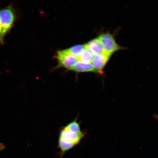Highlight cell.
Returning a JSON list of instances; mask_svg holds the SVG:
<instances>
[{
	"label": "cell",
	"mask_w": 158,
	"mask_h": 158,
	"mask_svg": "<svg viewBox=\"0 0 158 158\" xmlns=\"http://www.w3.org/2000/svg\"><path fill=\"white\" fill-rule=\"evenodd\" d=\"M15 17V12L11 6L0 10V23L1 33L3 36L12 26Z\"/></svg>",
	"instance_id": "6da1fadb"
},
{
	"label": "cell",
	"mask_w": 158,
	"mask_h": 158,
	"mask_svg": "<svg viewBox=\"0 0 158 158\" xmlns=\"http://www.w3.org/2000/svg\"><path fill=\"white\" fill-rule=\"evenodd\" d=\"M97 38L106 52L111 56L115 52L123 48L116 43L113 35L109 33H102Z\"/></svg>",
	"instance_id": "7a4b0ae2"
},
{
	"label": "cell",
	"mask_w": 158,
	"mask_h": 158,
	"mask_svg": "<svg viewBox=\"0 0 158 158\" xmlns=\"http://www.w3.org/2000/svg\"><path fill=\"white\" fill-rule=\"evenodd\" d=\"M56 57L59 66L68 69L79 61L77 57L66 52L64 50L58 51Z\"/></svg>",
	"instance_id": "3957f363"
},
{
	"label": "cell",
	"mask_w": 158,
	"mask_h": 158,
	"mask_svg": "<svg viewBox=\"0 0 158 158\" xmlns=\"http://www.w3.org/2000/svg\"><path fill=\"white\" fill-rule=\"evenodd\" d=\"M85 134V133L82 131L78 133L72 132L64 127L60 131L59 138L72 143L75 145L79 142Z\"/></svg>",
	"instance_id": "277c9868"
},
{
	"label": "cell",
	"mask_w": 158,
	"mask_h": 158,
	"mask_svg": "<svg viewBox=\"0 0 158 158\" xmlns=\"http://www.w3.org/2000/svg\"><path fill=\"white\" fill-rule=\"evenodd\" d=\"M111 56L108 54H98L93 56L91 62L99 73H102V70Z\"/></svg>",
	"instance_id": "5b68a950"
},
{
	"label": "cell",
	"mask_w": 158,
	"mask_h": 158,
	"mask_svg": "<svg viewBox=\"0 0 158 158\" xmlns=\"http://www.w3.org/2000/svg\"><path fill=\"white\" fill-rule=\"evenodd\" d=\"M84 45L85 48L90 50L94 55L98 54H108L97 38L90 40Z\"/></svg>",
	"instance_id": "8992f818"
},
{
	"label": "cell",
	"mask_w": 158,
	"mask_h": 158,
	"mask_svg": "<svg viewBox=\"0 0 158 158\" xmlns=\"http://www.w3.org/2000/svg\"><path fill=\"white\" fill-rule=\"evenodd\" d=\"M68 70L78 72H93L98 73L92 64L80 61H78Z\"/></svg>",
	"instance_id": "52a82bcc"
},
{
	"label": "cell",
	"mask_w": 158,
	"mask_h": 158,
	"mask_svg": "<svg viewBox=\"0 0 158 158\" xmlns=\"http://www.w3.org/2000/svg\"><path fill=\"white\" fill-rule=\"evenodd\" d=\"M93 54L88 49L85 48L81 52L78 58L79 61L85 63L91 62Z\"/></svg>",
	"instance_id": "ba28073f"
},
{
	"label": "cell",
	"mask_w": 158,
	"mask_h": 158,
	"mask_svg": "<svg viewBox=\"0 0 158 158\" xmlns=\"http://www.w3.org/2000/svg\"><path fill=\"white\" fill-rule=\"evenodd\" d=\"M85 48L84 45H77L64 50L66 52L78 57Z\"/></svg>",
	"instance_id": "9c48e42d"
},
{
	"label": "cell",
	"mask_w": 158,
	"mask_h": 158,
	"mask_svg": "<svg viewBox=\"0 0 158 158\" xmlns=\"http://www.w3.org/2000/svg\"><path fill=\"white\" fill-rule=\"evenodd\" d=\"M58 142L59 148L62 153H64L75 146L72 143L67 142L60 138H59Z\"/></svg>",
	"instance_id": "30bf717a"
},
{
	"label": "cell",
	"mask_w": 158,
	"mask_h": 158,
	"mask_svg": "<svg viewBox=\"0 0 158 158\" xmlns=\"http://www.w3.org/2000/svg\"><path fill=\"white\" fill-rule=\"evenodd\" d=\"M65 127L69 131L73 132L78 133L81 132L80 125L76 119L70 123Z\"/></svg>",
	"instance_id": "8fae6325"
},
{
	"label": "cell",
	"mask_w": 158,
	"mask_h": 158,
	"mask_svg": "<svg viewBox=\"0 0 158 158\" xmlns=\"http://www.w3.org/2000/svg\"><path fill=\"white\" fill-rule=\"evenodd\" d=\"M4 36L2 35L1 31V27L0 23V43L3 44L4 42Z\"/></svg>",
	"instance_id": "7c38bea8"
},
{
	"label": "cell",
	"mask_w": 158,
	"mask_h": 158,
	"mask_svg": "<svg viewBox=\"0 0 158 158\" xmlns=\"http://www.w3.org/2000/svg\"><path fill=\"white\" fill-rule=\"evenodd\" d=\"M5 148V145L3 143L0 142V152Z\"/></svg>",
	"instance_id": "4fadbf2b"
}]
</instances>
